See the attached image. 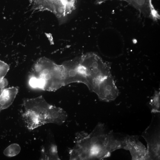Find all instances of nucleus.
Listing matches in <instances>:
<instances>
[{
	"label": "nucleus",
	"instance_id": "39448f33",
	"mask_svg": "<svg viewBox=\"0 0 160 160\" xmlns=\"http://www.w3.org/2000/svg\"><path fill=\"white\" fill-rule=\"evenodd\" d=\"M152 113L151 123L141 136L147 143V160H159L160 159V113Z\"/></svg>",
	"mask_w": 160,
	"mask_h": 160
},
{
	"label": "nucleus",
	"instance_id": "f3484780",
	"mask_svg": "<svg viewBox=\"0 0 160 160\" xmlns=\"http://www.w3.org/2000/svg\"><path fill=\"white\" fill-rule=\"evenodd\" d=\"M28 84L33 89H42V86L41 81L38 77L31 75L29 79Z\"/></svg>",
	"mask_w": 160,
	"mask_h": 160
},
{
	"label": "nucleus",
	"instance_id": "a211bd4d",
	"mask_svg": "<svg viewBox=\"0 0 160 160\" xmlns=\"http://www.w3.org/2000/svg\"><path fill=\"white\" fill-rule=\"evenodd\" d=\"M108 0H97L95 3L97 4H100Z\"/></svg>",
	"mask_w": 160,
	"mask_h": 160
},
{
	"label": "nucleus",
	"instance_id": "423d86ee",
	"mask_svg": "<svg viewBox=\"0 0 160 160\" xmlns=\"http://www.w3.org/2000/svg\"><path fill=\"white\" fill-rule=\"evenodd\" d=\"M76 0H33V9L47 10L53 13L61 21L75 9Z\"/></svg>",
	"mask_w": 160,
	"mask_h": 160
},
{
	"label": "nucleus",
	"instance_id": "2eb2a0df",
	"mask_svg": "<svg viewBox=\"0 0 160 160\" xmlns=\"http://www.w3.org/2000/svg\"><path fill=\"white\" fill-rule=\"evenodd\" d=\"M160 92L156 91L150 100L149 105L151 108L152 113H160Z\"/></svg>",
	"mask_w": 160,
	"mask_h": 160
},
{
	"label": "nucleus",
	"instance_id": "9b49d317",
	"mask_svg": "<svg viewBox=\"0 0 160 160\" xmlns=\"http://www.w3.org/2000/svg\"><path fill=\"white\" fill-rule=\"evenodd\" d=\"M127 2L145 16L156 21L160 16L155 9L151 0H124Z\"/></svg>",
	"mask_w": 160,
	"mask_h": 160
},
{
	"label": "nucleus",
	"instance_id": "f8f14e48",
	"mask_svg": "<svg viewBox=\"0 0 160 160\" xmlns=\"http://www.w3.org/2000/svg\"><path fill=\"white\" fill-rule=\"evenodd\" d=\"M18 90L17 87L5 88L0 89V105L2 110L7 108L12 104Z\"/></svg>",
	"mask_w": 160,
	"mask_h": 160
},
{
	"label": "nucleus",
	"instance_id": "4468645a",
	"mask_svg": "<svg viewBox=\"0 0 160 160\" xmlns=\"http://www.w3.org/2000/svg\"><path fill=\"white\" fill-rule=\"evenodd\" d=\"M9 66L4 62L0 60V89L5 88L8 85L7 79L5 76L9 69Z\"/></svg>",
	"mask_w": 160,
	"mask_h": 160
},
{
	"label": "nucleus",
	"instance_id": "ddd939ff",
	"mask_svg": "<svg viewBox=\"0 0 160 160\" xmlns=\"http://www.w3.org/2000/svg\"><path fill=\"white\" fill-rule=\"evenodd\" d=\"M41 159H59L57 147L52 144L47 149L44 147L41 151Z\"/></svg>",
	"mask_w": 160,
	"mask_h": 160
},
{
	"label": "nucleus",
	"instance_id": "7ed1b4c3",
	"mask_svg": "<svg viewBox=\"0 0 160 160\" xmlns=\"http://www.w3.org/2000/svg\"><path fill=\"white\" fill-rule=\"evenodd\" d=\"M31 75L39 78L43 90L54 91L65 84V70L62 64L58 65L50 59L43 57L34 63Z\"/></svg>",
	"mask_w": 160,
	"mask_h": 160
},
{
	"label": "nucleus",
	"instance_id": "9d476101",
	"mask_svg": "<svg viewBox=\"0 0 160 160\" xmlns=\"http://www.w3.org/2000/svg\"><path fill=\"white\" fill-rule=\"evenodd\" d=\"M125 150L129 151L132 160H147V149L137 135H129Z\"/></svg>",
	"mask_w": 160,
	"mask_h": 160
},
{
	"label": "nucleus",
	"instance_id": "20e7f679",
	"mask_svg": "<svg viewBox=\"0 0 160 160\" xmlns=\"http://www.w3.org/2000/svg\"><path fill=\"white\" fill-rule=\"evenodd\" d=\"M24 111L22 116L27 127L33 130L52 123L51 114L54 106L48 103L42 96L23 101Z\"/></svg>",
	"mask_w": 160,
	"mask_h": 160
},
{
	"label": "nucleus",
	"instance_id": "f257e3e1",
	"mask_svg": "<svg viewBox=\"0 0 160 160\" xmlns=\"http://www.w3.org/2000/svg\"><path fill=\"white\" fill-rule=\"evenodd\" d=\"M108 132L104 124L99 123L89 134L78 133L76 145L69 151L70 159L101 160L107 158L105 146Z\"/></svg>",
	"mask_w": 160,
	"mask_h": 160
},
{
	"label": "nucleus",
	"instance_id": "6ab92c4d",
	"mask_svg": "<svg viewBox=\"0 0 160 160\" xmlns=\"http://www.w3.org/2000/svg\"><path fill=\"white\" fill-rule=\"evenodd\" d=\"M1 110H2L1 106V105H0V112L1 111Z\"/></svg>",
	"mask_w": 160,
	"mask_h": 160
},
{
	"label": "nucleus",
	"instance_id": "6e6552de",
	"mask_svg": "<svg viewBox=\"0 0 160 160\" xmlns=\"http://www.w3.org/2000/svg\"><path fill=\"white\" fill-rule=\"evenodd\" d=\"M79 57L64 62L62 64L65 70V84L73 82H81L87 86L85 78L78 71Z\"/></svg>",
	"mask_w": 160,
	"mask_h": 160
},
{
	"label": "nucleus",
	"instance_id": "dca6fc26",
	"mask_svg": "<svg viewBox=\"0 0 160 160\" xmlns=\"http://www.w3.org/2000/svg\"><path fill=\"white\" fill-rule=\"evenodd\" d=\"M20 150V147L19 145L13 143L6 148L4 150L3 153L7 156L11 157L18 154Z\"/></svg>",
	"mask_w": 160,
	"mask_h": 160
},
{
	"label": "nucleus",
	"instance_id": "0eeeda50",
	"mask_svg": "<svg viewBox=\"0 0 160 160\" xmlns=\"http://www.w3.org/2000/svg\"><path fill=\"white\" fill-rule=\"evenodd\" d=\"M92 92L97 95L100 100L105 102L115 100L119 93L112 76L102 81Z\"/></svg>",
	"mask_w": 160,
	"mask_h": 160
},
{
	"label": "nucleus",
	"instance_id": "f03ea898",
	"mask_svg": "<svg viewBox=\"0 0 160 160\" xmlns=\"http://www.w3.org/2000/svg\"><path fill=\"white\" fill-rule=\"evenodd\" d=\"M78 69L86 79L87 86L92 92L102 81L111 76L109 64L92 52L80 57Z\"/></svg>",
	"mask_w": 160,
	"mask_h": 160
},
{
	"label": "nucleus",
	"instance_id": "1a4fd4ad",
	"mask_svg": "<svg viewBox=\"0 0 160 160\" xmlns=\"http://www.w3.org/2000/svg\"><path fill=\"white\" fill-rule=\"evenodd\" d=\"M129 135L109 131L107 137V144L105 151L107 156L109 157L111 153L116 150H125Z\"/></svg>",
	"mask_w": 160,
	"mask_h": 160
}]
</instances>
